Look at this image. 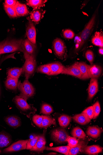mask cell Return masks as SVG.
<instances>
[{
  "label": "cell",
  "mask_w": 103,
  "mask_h": 155,
  "mask_svg": "<svg viewBox=\"0 0 103 155\" xmlns=\"http://www.w3.org/2000/svg\"><path fill=\"white\" fill-rule=\"evenodd\" d=\"M47 2L46 0H29L27 2V4L36 9L45 6V3Z\"/></svg>",
  "instance_id": "27"
},
{
  "label": "cell",
  "mask_w": 103,
  "mask_h": 155,
  "mask_svg": "<svg viewBox=\"0 0 103 155\" xmlns=\"http://www.w3.org/2000/svg\"><path fill=\"white\" fill-rule=\"evenodd\" d=\"M45 131L39 135V137L34 146L30 150L31 151L40 153L45 150L46 141L45 138Z\"/></svg>",
  "instance_id": "10"
},
{
  "label": "cell",
  "mask_w": 103,
  "mask_h": 155,
  "mask_svg": "<svg viewBox=\"0 0 103 155\" xmlns=\"http://www.w3.org/2000/svg\"><path fill=\"white\" fill-rule=\"evenodd\" d=\"M102 72L101 67L96 65H88V74L89 78L97 79L101 76Z\"/></svg>",
  "instance_id": "13"
},
{
  "label": "cell",
  "mask_w": 103,
  "mask_h": 155,
  "mask_svg": "<svg viewBox=\"0 0 103 155\" xmlns=\"http://www.w3.org/2000/svg\"><path fill=\"white\" fill-rule=\"evenodd\" d=\"M13 101L21 113L28 118H30L31 114L34 113V109L27 102V101L21 96H17Z\"/></svg>",
  "instance_id": "3"
},
{
  "label": "cell",
  "mask_w": 103,
  "mask_h": 155,
  "mask_svg": "<svg viewBox=\"0 0 103 155\" xmlns=\"http://www.w3.org/2000/svg\"><path fill=\"white\" fill-rule=\"evenodd\" d=\"M23 73L22 68H14L10 69L7 72L8 77L18 79Z\"/></svg>",
  "instance_id": "25"
},
{
  "label": "cell",
  "mask_w": 103,
  "mask_h": 155,
  "mask_svg": "<svg viewBox=\"0 0 103 155\" xmlns=\"http://www.w3.org/2000/svg\"><path fill=\"white\" fill-rule=\"evenodd\" d=\"M28 141V140H18L5 149L3 152L4 153L12 152L26 149Z\"/></svg>",
  "instance_id": "8"
},
{
  "label": "cell",
  "mask_w": 103,
  "mask_h": 155,
  "mask_svg": "<svg viewBox=\"0 0 103 155\" xmlns=\"http://www.w3.org/2000/svg\"><path fill=\"white\" fill-rule=\"evenodd\" d=\"M99 54L101 55L103 54V48H101L99 50Z\"/></svg>",
  "instance_id": "44"
},
{
  "label": "cell",
  "mask_w": 103,
  "mask_h": 155,
  "mask_svg": "<svg viewBox=\"0 0 103 155\" xmlns=\"http://www.w3.org/2000/svg\"><path fill=\"white\" fill-rule=\"evenodd\" d=\"M94 112L93 119H96L99 115L101 111L100 104L98 101H97L93 106Z\"/></svg>",
  "instance_id": "39"
},
{
  "label": "cell",
  "mask_w": 103,
  "mask_h": 155,
  "mask_svg": "<svg viewBox=\"0 0 103 155\" xmlns=\"http://www.w3.org/2000/svg\"><path fill=\"white\" fill-rule=\"evenodd\" d=\"M71 134L73 137L80 139H84L86 137V135L84 131L78 127H76L73 129Z\"/></svg>",
  "instance_id": "31"
},
{
  "label": "cell",
  "mask_w": 103,
  "mask_h": 155,
  "mask_svg": "<svg viewBox=\"0 0 103 155\" xmlns=\"http://www.w3.org/2000/svg\"><path fill=\"white\" fill-rule=\"evenodd\" d=\"M92 44L97 46L103 48V36L100 32H96L92 39Z\"/></svg>",
  "instance_id": "24"
},
{
  "label": "cell",
  "mask_w": 103,
  "mask_h": 155,
  "mask_svg": "<svg viewBox=\"0 0 103 155\" xmlns=\"http://www.w3.org/2000/svg\"><path fill=\"white\" fill-rule=\"evenodd\" d=\"M1 86H0V97H1Z\"/></svg>",
  "instance_id": "46"
},
{
  "label": "cell",
  "mask_w": 103,
  "mask_h": 155,
  "mask_svg": "<svg viewBox=\"0 0 103 155\" xmlns=\"http://www.w3.org/2000/svg\"><path fill=\"white\" fill-rule=\"evenodd\" d=\"M18 79H14L8 77L5 82V86L8 89L16 90L18 87Z\"/></svg>",
  "instance_id": "23"
},
{
  "label": "cell",
  "mask_w": 103,
  "mask_h": 155,
  "mask_svg": "<svg viewBox=\"0 0 103 155\" xmlns=\"http://www.w3.org/2000/svg\"><path fill=\"white\" fill-rule=\"evenodd\" d=\"M69 137L67 131L61 128L54 130L51 134L52 140L55 142L59 143H63L67 142V140Z\"/></svg>",
  "instance_id": "6"
},
{
  "label": "cell",
  "mask_w": 103,
  "mask_h": 155,
  "mask_svg": "<svg viewBox=\"0 0 103 155\" xmlns=\"http://www.w3.org/2000/svg\"><path fill=\"white\" fill-rule=\"evenodd\" d=\"M11 142V137L9 134L5 132L0 133V148L8 146Z\"/></svg>",
  "instance_id": "19"
},
{
  "label": "cell",
  "mask_w": 103,
  "mask_h": 155,
  "mask_svg": "<svg viewBox=\"0 0 103 155\" xmlns=\"http://www.w3.org/2000/svg\"><path fill=\"white\" fill-rule=\"evenodd\" d=\"M17 1L14 0H6L5 1V4L7 6L14 7Z\"/></svg>",
  "instance_id": "43"
},
{
  "label": "cell",
  "mask_w": 103,
  "mask_h": 155,
  "mask_svg": "<svg viewBox=\"0 0 103 155\" xmlns=\"http://www.w3.org/2000/svg\"><path fill=\"white\" fill-rule=\"evenodd\" d=\"M85 55L87 60L91 65H92L95 58L93 52L91 50H88L86 52Z\"/></svg>",
  "instance_id": "40"
},
{
  "label": "cell",
  "mask_w": 103,
  "mask_h": 155,
  "mask_svg": "<svg viewBox=\"0 0 103 155\" xmlns=\"http://www.w3.org/2000/svg\"><path fill=\"white\" fill-rule=\"evenodd\" d=\"M70 149L69 146L51 147H47L45 148L46 150L53 151L66 155H69Z\"/></svg>",
  "instance_id": "26"
},
{
  "label": "cell",
  "mask_w": 103,
  "mask_h": 155,
  "mask_svg": "<svg viewBox=\"0 0 103 155\" xmlns=\"http://www.w3.org/2000/svg\"><path fill=\"white\" fill-rule=\"evenodd\" d=\"M5 121L8 125L14 128L19 127L21 124L20 119L16 116H11L7 117L5 119Z\"/></svg>",
  "instance_id": "16"
},
{
  "label": "cell",
  "mask_w": 103,
  "mask_h": 155,
  "mask_svg": "<svg viewBox=\"0 0 103 155\" xmlns=\"http://www.w3.org/2000/svg\"><path fill=\"white\" fill-rule=\"evenodd\" d=\"M43 116L38 115H34L33 117V121L35 124L39 128H41Z\"/></svg>",
  "instance_id": "38"
},
{
  "label": "cell",
  "mask_w": 103,
  "mask_h": 155,
  "mask_svg": "<svg viewBox=\"0 0 103 155\" xmlns=\"http://www.w3.org/2000/svg\"><path fill=\"white\" fill-rule=\"evenodd\" d=\"M96 17V14L95 13L80 34L79 36L81 39V42L80 47H81L90 36L94 29Z\"/></svg>",
  "instance_id": "5"
},
{
  "label": "cell",
  "mask_w": 103,
  "mask_h": 155,
  "mask_svg": "<svg viewBox=\"0 0 103 155\" xmlns=\"http://www.w3.org/2000/svg\"><path fill=\"white\" fill-rule=\"evenodd\" d=\"M98 90V84L96 79L91 78L88 90V100H92Z\"/></svg>",
  "instance_id": "12"
},
{
  "label": "cell",
  "mask_w": 103,
  "mask_h": 155,
  "mask_svg": "<svg viewBox=\"0 0 103 155\" xmlns=\"http://www.w3.org/2000/svg\"><path fill=\"white\" fill-rule=\"evenodd\" d=\"M23 51L30 55H34L36 46L29 41L28 39H26L23 42Z\"/></svg>",
  "instance_id": "21"
},
{
  "label": "cell",
  "mask_w": 103,
  "mask_h": 155,
  "mask_svg": "<svg viewBox=\"0 0 103 155\" xmlns=\"http://www.w3.org/2000/svg\"><path fill=\"white\" fill-rule=\"evenodd\" d=\"M37 72L45 74L49 76L51 75L49 64L43 65L39 66L37 69Z\"/></svg>",
  "instance_id": "33"
},
{
  "label": "cell",
  "mask_w": 103,
  "mask_h": 155,
  "mask_svg": "<svg viewBox=\"0 0 103 155\" xmlns=\"http://www.w3.org/2000/svg\"><path fill=\"white\" fill-rule=\"evenodd\" d=\"M56 122L54 119L50 116H43L41 128L47 129L52 125H55Z\"/></svg>",
  "instance_id": "29"
},
{
  "label": "cell",
  "mask_w": 103,
  "mask_h": 155,
  "mask_svg": "<svg viewBox=\"0 0 103 155\" xmlns=\"http://www.w3.org/2000/svg\"><path fill=\"white\" fill-rule=\"evenodd\" d=\"M62 74L70 75L81 79L82 74L77 63L67 68H65Z\"/></svg>",
  "instance_id": "11"
},
{
  "label": "cell",
  "mask_w": 103,
  "mask_h": 155,
  "mask_svg": "<svg viewBox=\"0 0 103 155\" xmlns=\"http://www.w3.org/2000/svg\"><path fill=\"white\" fill-rule=\"evenodd\" d=\"M85 142L83 140H79L78 145L74 148H70L69 155H77L84 147L85 146Z\"/></svg>",
  "instance_id": "30"
},
{
  "label": "cell",
  "mask_w": 103,
  "mask_h": 155,
  "mask_svg": "<svg viewBox=\"0 0 103 155\" xmlns=\"http://www.w3.org/2000/svg\"><path fill=\"white\" fill-rule=\"evenodd\" d=\"M44 12L39 9H34L31 13V19L32 21L38 23L43 16Z\"/></svg>",
  "instance_id": "22"
},
{
  "label": "cell",
  "mask_w": 103,
  "mask_h": 155,
  "mask_svg": "<svg viewBox=\"0 0 103 155\" xmlns=\"http://www.w3.org/2000/svg\"><path fill=\"white\" fill-rule=\"evenodd\" d=\"M53 112V107L50 105L43 104L41 107L40 114L48 115H50Z\"/></svg>",
  "instance_id": "34"
},
{
  "label": "cell",
  "mask_w": 103,
  "mask_h": 155,
  "mask_svg": "<svg viewBox=\"0 0 103 155\" xmlns=\"http://www.w3.org/2000/svg\"><path fill=\"white\" fill-rule=\"evenodd\" d=\"M82 112L86 114L91 120L93 119L94 112L93 106L88 107L84 110Z\"/></svg>",
  "instance_id": "41"
},
{
  "label": "cell",
  "mask_w": 103,
  "mask_h": 155,
  "mask_svg": "<svg viewBox=\"0 0 103 155\" xmlns=\"http://www.w3.org/2000/svg\"><path fill=\"white\" fill-rule=\"evenodd\" d=\"M102 130L97 126H90L86 131L87 134L94 139H97L100 136Z\"/></svg>",
  "instance_id": "20"
},
{
  "label": "cell",
  "mask_w": 103,
  "mask_h": 155,
  "mask_svg": "<svg viewBox=\"0 0 103 155\" xmlns=\"http://www.w3.org/2000/svg\"><path fill=\"white\" fill-rule=\"evenodd\" d=\"M77 64L82 74L81 79L85 80L89 78L88 74V65L84 62L77 63Z\"/></svg>",
  "instance_id": "28"
},
{
  "label": "cell",
  "mask_w": 103,
  "mask_h": 155,
  "mask_svg": "<svg viewBox=\"0 0 103 155\" xmlns=\"http://www.w3.org/2000/svg\"><path fill=\"white\" fill-rule=\"evenodd\" d=\"M67 142L69 146L71 148L76 147L78 145L79 140L76 137H70L67 140Z\"/></svg>",
  "instance_id": "37"
},
{
  "label": "cell",
  "mask_w": 103,
  "mask_h": 155,
  "mask_svg": "<svg viewBox=\"0 0 103 155\" xmlns=\"http://www.w3.org/2000/svg\"><path fill=\"white\" fill-rule=\"evenodd\" d=\"M24 54L25 61L22 68L23 73L26 80H28L34 73L36 66V63L34 55H30L24 51Z\"/></svg>",
  "instance_id": "2"
},
{
  "label": "cell",
  "mask_w": 103,
  "mask_h": 155,
  "mask_svg": "<svg viewBox=\"0 0 103 155\" xmlns=\"http://www.w3.org/2000/svg\"><path fill=\"white\" fill-rule=\"evenodd\" d=\"M29 23L27 28L26 35L28 39L34 45L36 43V31L35 27L31 18L28 19Z\"/></svg>",
  "instance_id": "9"
},
{
  "label": "cell",
  "mask_w": 103,
  "mask_h": 155,
  "mask_svg": "<svg viewBox=\"0 0 103 155\" xmlns=\"http://www.w3.org/2000/svg\"><path fill=\"white\" fill-rule=\"evenodd\" d=\"M72 118L76 122L81 125H85L89 123L91 121L89 117L83 112L76 115Z\"/></svg>",
  "instance_id": "17"
},
{
  "label": "cell",
  "mask_w": 103,
  "mask_h": 155,
  "mask_svg": "<svg viewBox=\"0 0 103 155\" xmlns=\"http://www.w3.org/2000/svg\"><path fill=\"white\" fill-rule=\"evenodd\" d=\"M23 41L22 39L8 40L0 43V54L23 51Z\"/></svg>",
  "instance_id": "1"
},
{
  "label": "cell",
  "mask_w": 103,
  "mask_h": 155,
  "mask_svg": "<svg viewBox=\"0 0 103 155\" xmlns=\"http://www.w3.org/2000/svg\"><path fill=\"white\" fill-rule=\"evenodd\" d=\"M18 87L21 92L20 96L26 101L35 94L34 87L28 80L26 79L22 83H19Z\"/></svg>",
  "instance_id": "4"
},
{
  "label": "cell",
  "mask_w": 103,
  "mask_h": 155,
  "mask_svg": "<svg viewBox=\"0 0 103 155\" xmlns=\"http://www.w3.org/2000/svg\"><path fill=\"white\" fill-rule=\"evenodd\" d=\"M84 153L88 155H95L102 152V148L98 145L85 146L82 150Z\"/></svg>",
  "instance_id": "14"
},
{
  "label": "cell",
  "mask_w": 103,
  "mask_h": 155,
  "mask_svg": "<svg viewBox=\"0 0 103 155\" xmlns=\"http://www.w3.org/2000/svg\"><path fill=\"white\" fill-rule=\"evenodd\" d=\"M53 47L56 55L61 58H64L66 48L64 42L60 38H56L53 41Z\"/></svg>",
  "instance_id": "7"
},
{
  "label": "cell",
  "mask_w": 103,
  "mask_h": 155,
  "mask_svg": "<svg viewBox=\"0 0 103 155\" xmlns=\"http://www.w3.org/2000/svg\"><path fill=\"white\" fill-rule=\"evenodd\" d=\"M57 154L55 152H51L48 154V155H56Z\"/></svg>",
  "instance_id": "45"
},
{
  "label": "cell",
  "mask_w": 103,
  "mask_h": 155,
  "mask_svg": "<svg viewBox=\"0 0 103 155\" xmlns=\"http://www.w3.org/2000/svg\"><path fill=\"white\" fill-rule=\"evenodd\" d=\"M39 137V135L35 136L33 138L28 140L26 149L31 150L35 145Z\"/></svg>",
  "instance_id": "36"
},
{
  "label": "cell",
  "mask_w": 103,
  "mask_h": 155,
  "mask_svg": "<svg viewBox=\"0 0 103 155\" xmlns=\"http://www.w3.org/2000/svg\"><path fill=\"white\" fill-rule=\"evenodd\" d=\"M14 8L15 9L17 17L26 16L29 13L26 5L21 4L18 2H17Z\"/></svg>",
  "instance_id": "15"
},
{
  "label": "cell",
  "mask_w": 103,
  "mask_h": 155,
  "mask_svg": "<svg viewBox=\"0 0 103 155\" xmlns=\"http://www.w3.org/2000/svg\"><path fill=\"white\" fill-rule=\"evenodd\" d=\"M64 37L67 39H72L75 37V34L72 31L69 29H66L63 32Z\"/></svg>",
  "instance_id": "42"
},
{
  "label": "cell",
  "mask_w": 103,
  "mask_h": 155,
  "mask_svg": "<svg viewBox=\"0 0 103 155\" xmlns=\"http://www.w3.org/2000/svg\"><path fill=\"white\" fill-rule=\"evenodd\" d=\"M51 75H56L62 74L65 67L61 63L54 62L49 64Z\"/></svg>",
  "instance_id": "18"
},
{
  "label": "cell",
  "mask_w": 103,
  "mask_h": 155,
  "mask_svg": "<svg viewBox=\"0 0 103 155\" xmlns=\"http://www.w3.org/2000/svg\"><path fill=\"white\" fill-rule=\"evenodd\" d=\"M4 7L5 12L10 18H13L18 17L14 7L8 6L4 4Z\"/></svg>",
  "instance_id": "35"
},
{
  "label": "cell",
  "mask_w": 103,
  "mask_h": 155,
  "mask_svg": "<svg viewBox=\"0 0 103 155\" xmlns=\"http://www.w3.org/2000/svg\"><path fill=\"white\" fill-rule=\"evenodd\" d=\"M71 120V118L68 116L63 115L58 119L59 123L60 126L63 127H66L69 125Z\"/></svg>",
  "instance_id": "32"
}]
</instances>
